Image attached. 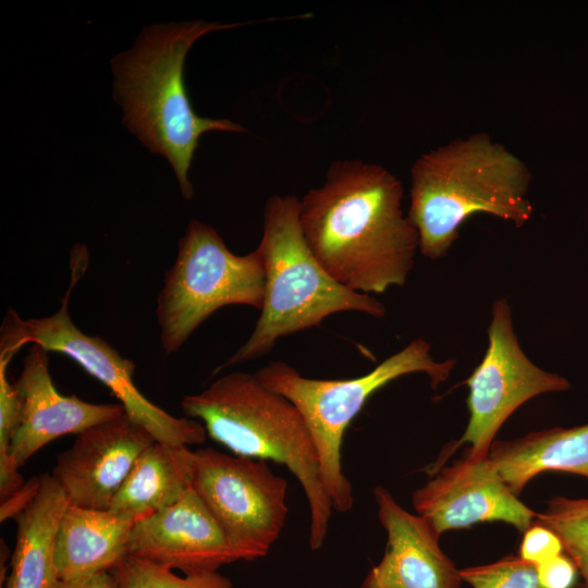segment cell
I'll use <instances>...</instances> for the list:
<instances>
[{
    "mask_svg": "<svg viewBox=\"0 0 588 588\" xmlns=\"http://www.w3.org/2000/svg\"><path fill=\"white\" fill-rule=\"evenodd\" d=\"M403 186L389 170L334 160L323 183L299 199V223L322 267L346 287L371 295L402 286L419 249L402 209Z\"/></svg>",
    "mask_w": 588,
    "mask_h": 588,
    "instance_id": "1",
    "label": "cell"
},
{
    "mask_svg": "<svg viewBox=\"0 0 588 588\" xmlns=\"http://www.w3.org/2000/svg\"><path fill=\"white\" fill-rule=\"evenodd\" d=\"M247 23L191 21L146 27L134 46L112 61L114 99L127 128L151 152L172 166L182 195L191 199L188 179L199 138L209 131L244 132L228 119L194 112L183 79L184 60L204 35Z\"/></svg>",
    "mask_w": 588,
    "mask_h": 588,
    "instance_id": "2",
    "label": "cell"
},
{
    "mask_svg": "<svg viewBox=\"0 0 588 588\" xmlns=\"http://www.w3.org/2000/svg\"><path fill=\"white\" fill-rule=\"evenodd\" d=\"M411 176L407 217L418 232L421 255L432 260L446 255L461 225L474 215H491L516 226L532 215L527 167L487 134L422 154Z\"/></svg>",
    "mask_w": 588,
    "mask_h": 588,
    "instance_id": "3",
    "label": "cell"
},
{
    "mask_svg": "<svg viewBox=\"0 0 588 588\" xmlns=\"http://www.w3.org/2000/svg\"><path fill=\"white\" fill-rule=\"evenodd\" d=\"M180 405L186 417L201 422L207 436L233 454L286 466L306 494L309 547L319 550L333 505L314 440L296 406L243 371L226 373L199 393L185 395Z\"/></svg>",
    "mask_w": 588,
    "mask_h": 588,
    "instance_id": "4",
    "label": "cell"
},
{
    "mask_svg": "<svg viewBox=\"0 0 588 588\" xmlns=\"http://www.w3.org/2000/svg\"><path fill=\"white\" fill-rule=\"evenodd\" d=\"M256 250L265 271L260 315L246 342L215 373L265 356L280 338L318 327L333 314L357 311L376 318L385 314L379 299L341 284L318 261L301 228L296 196L275 194L267 199Z\"/></svg>",
    "mask_w": 588,
    "mask_h": 588,
    "instance_id": "5",
    "label": "cell"
},
{
    "mask_svg": "<svg viewBox=\"0 0 588 588\" xmlns=\"http://www.w3.org/2000/svg\"><path fill=\"white\" fill-rule=\"evenodd\" d=\"M454 359L437 362L430 344L417 338L369 372L351 379H313L284 362H270L254 375L267 389L292 402L303 416L315 443L321 476L333 510L348 512L354 505L353 488L343 473L341 448L346 429L369 397L405 375L421 372L433 390L444 382Z\"/></svg>",
    "mask_w": 588,
    "mask_h": 588,
    "instance_id": "6",
    "label": "cell"
},
{
    "mask_svg": "<svg viewBox=\"0 0 588 588\" xmlns=\"http://www.w3.org/2000/svg\"><path fill=\"white\" fill-rule=\"evenodd\" d=\"M87 258L84 246L73 248L71 282L59 309L52 315L21 319L14 309L8 310L0 330V358L11 360L27 344H38L48 352L63 354L105 384L120 401L125 413L156 441L175 445L204 443L208 436L201 422L188 417H175L150 402L134 382L135 363L123 357L102 338L84 333L72 321L69 299L86 270Z\"/></svg>",
    "mask_w": 588,
    "mask_h": 588,
    "instance_id": "7",
    "label": "cell"
},
{
    "mask_svg": "<svg viewBox=\"0 0 588 588\" xmlns=\"http://www.w3.org/2000/svg\"><path fill=\"white\" fill-rule=\"evenodd\" d=\"M265 271L256 249L232 253L210 225L192 220L177 243L157 298V322L163 352H177L195 330L219 308H261Z\"/></svg>",
    "mask_w": 588,
    "mask_h": 588,
    "instance_id": "8",
    "label": "cell"
},
{
    "mask_svg": "<svg viewBox=\"0 0 588 588\" xmlns=\"http://www.w3.org/2000/svg\"><path fill=\"white\" fill-rule=\"evenodd\" d=\"M194 453L193 489L222 527L240 561L266 556L285 525L287 481L264 460L211 448Z\"/></svg>",
    "mask_w": 588,
    "mask_h": 588,
    "instance_id": "9",
    "label": "cell"
},
{
    "mask_svg": "<svg viewBox=\"0 0 588 588\" xmlns=\"http://www.w3.org/2000/svg\"><path fill=\"white\" fill-rule=\"evenodd\" d=\"M487 334L485 356L464 382L468 387L466 429L451 450L427 469L431 475L464 443L470 445L467 456L487 457L498 430L519 406L537 395L571 387L567 379L539 368L525 355L507 299L493 303Z\"/></svg>",
    "mask_w": 588,
    "mask_h": 588,
    "instance_id": "10",
    "label": "cell"
},
{
    "mask_svg": "<svg viewBox=\"0 0 588 588\" xmlns=\"http://www.w3.org/2000/svg\"><path fill=\"white\" fill-rule=\"evenodd\" d=\"M413 493V506L441 536L452 529L503 522L525 532L536 512L518 500L489 460L466 456L439 468Z\"/></svg>",
    "mask_w": 588,
    "mask_h": 588,
    "instance_id": "11",
    "label": "cell"
},
{
    "mask_svg": "<svg viewBox=\"0 0 588 588\" xmlns=\"http://www.w3.org/2000/svg\"><path fill=\"white\" fill-rule=\"evenodd\" d=\"M155 438L126 413L81 433L57 456L51 476L71 504L109 510L142 452Z\"/></svg>",
    "mask_w": 588,
    "mask_h": 588,
    "instance_id": "12",
    "label": "cell"
},
{
    "mask_svg": "<svg viewBox=\"0 0 588 588\" xmlns=\"http://www.w3.org/2000/svg\"><path fill=\"white\" fill-rule=\"evenodd\" d=\"M126 554L184 575L218 572L240 561L194 489L173 505L138 519L130 534Z\"/></svg>",
    "mask_w": 588,
    "mask_h": 588,
    "instance_id": "13",
    "label": "cell"
},
{
    "mask_svg": "<svg viewBox=\"0 0 588 588\" xmlns=\"http://www.w3.org/2000/svg\"><path fill=\"white\" fill-rule=\"evenodd\" d=\"M48 353L42 346L30 344L14 382L21 409L10 456L17 468L54 439L78 434L125 413L120 403L95 404L61 394L50 375Z\"/></svg>",
    "mask_w": 588,
    "mask_h": 588,
    "instance_id": "14",
    "label": "cell"
},
{
    "mask_svg": "<svg viewBox=\"0 0 588 588\" xmlns=\"http://www.w3.org/2000/svg\"><path fill=\"white\" fill-rule=\"evenodd\" d=\"M373 497L388 540L381 561L359 588H460V569L441 550L429 522L404 510L382 486L373 489Z\"/></svg>",
    "mask_w": 588,
    "mask_h": 588,
    "instance_id": "15",
    "label": "cell"
},
{
    "mask_svg": "<svg viewBox=\"0 0 588 588\" xmlns=\"http://www.w3.org/2000/svg\"><path fill=\"white\" fill-rule=\"evenodd\" d=\"M136 520L111 510L69 504L59 525L54 563L58 581L110 571L126 555Z\"/></svg>",
    "mask_w": 588,
    "mask_h": 588,
    "instance_id": "16",
    "label": "cell"
},
{
    "mask_svg": "<svg viewBox=\"0 0 588 588\" xmlns=\"http://www.w3.org/2000/svg\"><path fill=\"white\" fill-rule=\"evenodd\" d=\"M489 460L517 497L528 481L543 471L588 478V424L535 431L512 441L494 440Z\"/></svg>",
    "mask_w": 588,
    "mask_h": 588,
    "instance_id": "17",
    "label": "cell"
},
{
    "mask_svg": "<svg viewBox=\"0 0 588 588\" xmlns=\"http://www.w3.org/2000/svg\"><path fill=\"white\" fill-rule=\"evenodd\" d=\"M69 504L53 477L41 475L36 497L16 517V542L7 588H54L57 534Z\"/></svg>",
    "mask_w": 588,
    "mask_h": 588,
    "instance_id": "18",
    "label": "cell"
},
{
    "mask_svg": "<svg viewBox=\"0 0 588 588\" xmlns=\"http://www.w3.org/2000/svg\"><path fill=\"white\" fill-rule=\"evenodd\" d=\"M195 453L154 441L136 460L110 509L136 522L180 501L193 489Z\"/></svg>",
    "mask_w": 588,
    "mask_h": 588,
    "instance_id": "19",
    "label": "cell"
},
{
    "mask_svg": "<svg viewBox=\"0 0 588 588\" xmlns=\"http://www.w3.org/2000/svg\"><path fill=\"white\" fill-rule=\"evenodd\" d=\"M535 523L560 538L580 576L576 588H588V499L554 497L546 510L536 514Z\"/></svg>",
    "mask_w": 588,
    "mask_h": 588,
    "instance_id": "20",
    "label": "cell"
},
{
    "mask_svg": "<svg viewBox=\"0 0 588 588\" xmlns=\"http://www.w3.org/2000/svg\"><path fill=\"white\" fill-rule=\"evenodd\" d=\"M110 572L115 588H234L219 572L179 576L166 566L127 554Z\"/></svg>",
    "mask_w": 588,
    "mask_h": 588,
    "instance_id": "21",
    "label": "cell"
},
{
    "mask_svg": "<svg viewBox=\"0 0 588 588\" xmlns=\"http://www.w3.org/2000/svg\"><path fill=\"white\" fill-rule=\"evenodd\" d=\"M462 580L473 588H542L537 566L518 555L460 569Z\"/></svg>",
    "mask_w": 588,
    "mask_h": 588,
    "instance_id": "22",
    "label": "cell"
},
{
    "mask_svg": "<svg viewBox=\"0 0 588 588\" xmlns=\"http://www.w3.org/2000/svg\"><path fill=\"white\" fill-rule=\"evenodd\" d=\"M564 552L560 538L549 528L532 523L524 532L518 556L536 566Z\"/></svg>",
    "mask_w": 588,
    "mask_h": 588,
    "instance_id": "23",
    "label": "cell"
},
{
    "mask_svg": "<svg viewBox=\"0 0 588 588\" xmlns=\"http://www.w3.org/2000/svg\"><path fill=\"white\" fill-rule=\"evenodd\" d=\"M537 574L542 588H574L579 575L577 566L565 552L537 565Z\"/></svg>",
    "mask_w": 588,
    "mask_h": 588,
    "instance_id": "24",
    "label": "cell"
},
{
    "mask_svg": "<svg viewBox=\"0 0 588 588\" xmlns=\"http://www.w3.org/2000/svg\"><path fill=\"white\" fill-rule=\"evenodd\" d=\"M40 486V476L29 479L27 482L11 494L5 500L1 501L0 519L1 522L10 518L17 517L23 513L30 502L36 497Z\"/></svg>",
    "mask_w": 588,
    "mask_h": 588,
    "instance_id": "25",
    "label": "cell"
},
{
    "mask_svg": "<svg viewBox=\"0 0 588 588\" xmlns=\"http://www.w3.org/2000/svg\"><path fill=\"white\" fill-rule=\"evenodd\" d=\"M54 588H115L110 571L93 574L72 581H57Z\"/></svg>",
    "mask_w": 588,
    "mask_h": 588,
    "instance_id": "26",
    "label": "cell"
}]
</instances>
